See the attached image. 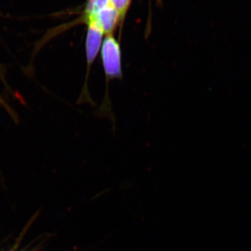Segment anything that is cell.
Here are the masks:
<instances>
[{
	"mask_svg": "<svg viewBox=\"0 0 251 251\" xmlns=\"http://www.w3.org/2000/svg\"><path fill=\"white\" fill-rule=\"evenodd\" d=\"M100 57L107 82L109 80L122 78V50L112 34L107 35L100 48Z\"/></svg>",
	"mask_w": 251,
	"mask_h": 251,
	"instance_id": "1",
	"label": "cell"
},
{
	"mask_svg": "<svg viewBox=\"0 0 251 251\" xmlns=\"http://www.w3.org/2000/svg\"><path fill=\"white\" fill-rule=\"evenodd\" d=\"M87 38H86V58H87V80L89 74L90 72L91 67L93 64L94 59L97 57L100 48L102 46V39L104 34L103 31L93 23L87 24Z\"/></svg>",
	"mask_w": 251,
	"mask_h": 251,
	"instance_id": "2",
	"label": "cell"
},
{
	"mask_svg": "<svg viewBox=\"0 0 251 251\" xmlns=\"http://www.w3.org/2000/svg\"><path fill=\"white\" fill-rule=\"evenodd\" d=\"M120 21L122 19L120 14L111 4L86 23H93L107 36L112 34Z\"/></svg>",
	"mask_w": 251,
	"mask_h": 251,
	"instance_id": "3",
	"label": "cell"
},
{
	"mask_svg": "<svg viewBox=\"0 0 251 251\" xmlns=\"http://www.w3.org/2000/svg\"><path fill=\"white\" fill-rule=\"evenodd\" d=\"M110 4H111L110 0H89L85 12V23L97 16Z\"/></svg>",
	"mask_w": 251,
	"mask_h": 251,
	"instance_id": "4",
	"label": "cell"
},
{
	"mask_svg": "<svg viewBox=\"0 0 251 251\" xmlns=\"http://www.w3.org/2000/svg\"><path fill=\"white\" fill-rule=\"evenodd\" d=\"M110 1L112 6L118 11L122 21L129 6L130 0H110Z\"/></svg>",
	"mask_w": 251,
	"mask_h": 251,
	"instance_id": "5",
	"label": "cell"
},
{
	"mask_svg": "<svg viewBox=\"0 0 251 251\" xmlns=\"http://www.w3.org/2000/svg\"><path fill=\"white\" fill-rule=\"evenodd\" d=\"M0 104H2V105H4V106H5V105H6V104H5L4 103V100H3V99L1 98V97H0Z\"/></svg>",
	"mask_w": 251,
	"mask_h": 251,
	"instance_id": "6",
	"label": "cell"
}]
</instances>
